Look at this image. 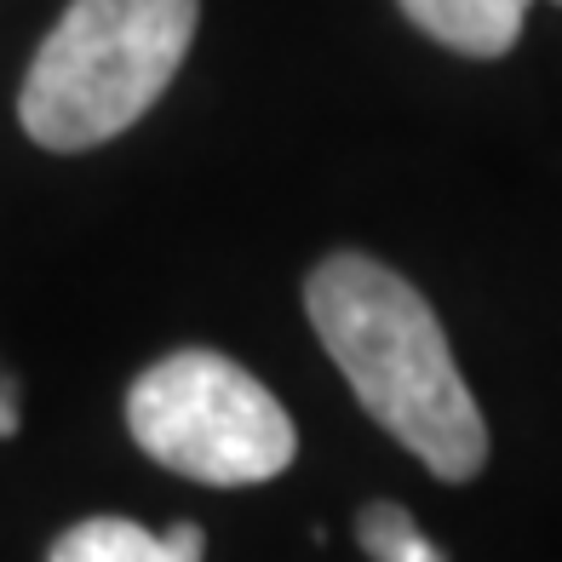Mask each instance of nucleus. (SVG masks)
<instances>
[{"instance_id": "nucleus-1", "label": "nucleus", "mask_w": 562, "mask_h": 562, "mask_svg": "<svg viewBox=\"0 0 562 562\" xmlns=\"http://www.w3.org/2000/svg\"><path fill=\"white\" fill-rule=\"evenodd\" d=\"M304 311L356 402L425 459L430 476L471 482L488 465V425L459 379L442 322L396 270L362 252H334L304 281Z\"/></svg>"}, {"instance_id": "nucleus-2", "label": "nucleus", "mask_w": 562, "mask_h": 562, "mask_svg": "<svg viewBox=\"0 0 562 562\" xmlns=\"http://www.w3.org/2000/svg\"><path fill=\"white\" fill-rule=\"evenodd\" d=\"M201 0H75L23 75V133L64 156L121 138L172 87Z\"/></svg>"}, {"instance_id": "nucleus-3", "label": "nucleus", "mask_w": 562, "mask_h": 562, "mask_svg": "<svg viewBox=\"0 0 562 562\" xmlns=\"http://www.w3.org/2000/svg\"><path fill=\"white\" fill-rule=\"evenodd\" d=\"M126 430L156 465L207 488L270 482L299 453L288 407L218 350H178L144 368L126 396Z\"/></svg>"}, {"instance_id": "nucleus-4", "label": "nucleus", "mask_w": 562, "mask_h": 562, "mask_svg": "<svg viewBox=\"0 0 562 562\" xmlns=\"http://www.w3.org/2000/svg\"><path fill=\"white\" fill-rule=\"evenodd\" d=\"M201 551H207V533L195 522L156 533L133 517H87L58 533L46 562H201Z\"/></svg>"}, {"instance_id": "nucleus-5", "label": "nucleus", "mask_w": 562, "mask_h": 562, "mask_svg": "<svg viewBox=\"0 0 562 562\" xmlns=\"http://www.w3.org/2000/svg\"><path fill=\"white\" fill-rule=\"evenodd\" d=\"M430 41L453 46L465 58H499L517 46L522 18L533 0H396Z\"/></svg>"}, {"instance_id": "nucleus-6", "label": "nucleus", "mask_w": 562, "mask_h": 562, "mask_svg": "<svg viewBox=\"0 0 562 562\" xmlns=\"http://www.w3.org/2000/svg\"><path fill=\"white\" fill-rule=\"evenodd\" d=\"M356 540H362V551H368L373 562H448V557L414 528V517H407L402 505H391V499H379V505L362 510Z\"/></svg>"}, {"instance_id": "nucleus-7", "label": "nucleus", "mask_w": 562, "mask_h": 562, "mask_svg": "<svg viewBox=\"0 0 562 562\" xmlns=\"http://www.w3.org/2000/svg\"><path fill=\"white\" fill-rule=\"evenodd\" d=\"M18 430V391H12V379H0V437H12Z\"/></svg>"}, {"instance_id": "nucleus-8", "label": "nucleus", "mask_w": 562, "mask_h": 562, "mask_svg": "<svg viewBox=\"0 0 562 562\" xmlns=\"http://www.w3.org/2000/svg\"><path fill=\"white\" fill-rule=\"evenodd\" d=\"M557 7H562V0H557Z\"/></svg>"}]
</instances>
